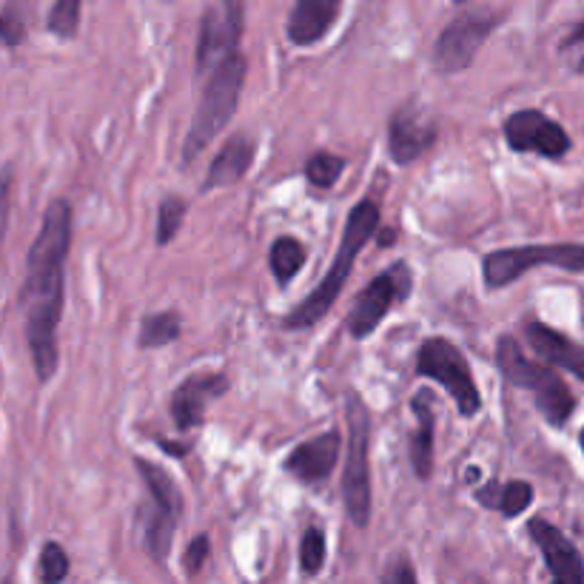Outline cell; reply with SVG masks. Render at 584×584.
<instances>
[{"instance_id":"obj_1","label":"cell","mask_w":584,"mask_h":584,"mask_svg":"<svg viewBox=\"0 0 584 584\" xmlns=\"http://www.w3.org/2000/svg\"><path fill=\"white\" fill-rule=\"evenodd\" d=\"M72 248V206L52 199L43 214L41 231L29 248L26 282L21 289V309L26 316V339L41 382L57 371V325L63 311V269Z\"/></svg>"},{"instance_id":"obj_2","label":"cell","mask_w":584,"mask_h":584,"mask_svg":"<svg viewBox=\"0 0 584 584\" xmlns=\"http://www.w3.org/2000/svg\"><path fill=\"white\" fill-rule=\"evenodd\" d=\"M379 226V206L371 199H363L357 206L350 208L348 220H345L343 242L337 248V257L331 262V271L325 274V280L305 296L303 303L294 305V309L285 314L282 325L289 331H303L316 325L331 311V305L337 303L339 291L345 289L350 271H354V262H357L359 251L365 248V242L371 240L374 231Z\"/></svg>"},{"instance_id":"obj_3","label":"cell","mask_w":584,"mask_h":584,"mask_svg":"<svg viewBox=\"0 0 584 584\" xmlns=\"http://www.w3.org/2000/svg\"><path fill=\"white\" fill-rule=\"evenodd\" d=\"M248 63L240 52H234L231 57L217 66L212 72L206 83V91H203V100H199V109L192 120V129H188L186 145H183V163H192L208 143H212L226 123L237 111V100H240L242 83H246Z\"/></svg>"},{"instance_id":"obj_4","label":"cell","mask_w":584,"mask_h":584,"mask_svg":"<svg viewBox=\"0 0 584 584\" xmlns=\"http://www.w3.org/2000/svg\"><path fill=\"white\" fill-rule=\"evenodd\" d=\"M496 363H499V371L505 374L510 386L524 388V391L533 393L537 408L542 411V417L550 425H564V422L571 420L573 408H576L571 388L564 386L562 377L556 371H550L548 365H539L524 357L513 337L499 339V345H496Z\"/></svg>"},{"instance_id":"obj_5","label":"cell","mask_w":584,"mask_h":584,"mask_svg":"<svg viewBox=\"0 0 584 584\" xmlns=\"http://www.w3.org/2000/svg\"><path fill=\"white\" fill-rule=\"evenodd\" d=\"M345 420H348V456H345L343 474L345 510H348L350 522L357 528H368V522H371V467H368L371 411L357 393H348Z\"/></svg>"},{"instance_id":"obj_6","label":"cell","mask_w":584,"mask_h":584,"mask_svg":"<svg viewBox=\"0 0 584 584\" xmlns=\"http://www.w3.org/2000/svg\"><path fill=\"white\" fill-rule=\"evenodd\" d=\"M542 266L553 269L584 271V246L578 242H553V246H522V248H499L494 255L485 257V282L490 289H505L522 274Z\"/></svg>"},{"instance_id":"obj_7","label":"cell","mask_w":584,"mask_h":584,"mask_svg":"<svg viewBox=\"0 0 584 584\" xmlns=\"http://www.w3.org/2000/svg\"><path fill=\"white\" fill-rule=\"evenodd\" d=\"M417 371L422 377L433 379V382H440L454 397L462 417H474L482 408L479 388H476L474 377H471L467 359L462 357V350L454 343H447L442 337L425 339L420 348V357H417Z\"/></svg>"},{"instance_id":"obj_8","label":"cell","mask_w":584,"mask_h":584,"mask_svg":"<svg viewBox=\"0 0 584 584\" xmlns=\"http://www.w3.org/2000/svg\"><path fill=\"white\" fill-rule=\"evenodd\" d=\"M246 7L242 0H217L203 14L197 37V72H214L240 46Z\"/></svg>"},{"instance_id":"obj_9","label":"cell","mask_w":584,"mask_h":584,"mask_svg":"<svg viewBox=\"0 0 584 584\" xmlns=\"http://www.w3.org/2000/svg\"><path fill=\"white\" fill-rule=\"evenodd\" d=\"M499 23V14L490 12V9H482V12H465L459 14L454 23H447L445 32L436 41L433 48V61H436V69L440 72H462L474 63L476 52L485 46V41L490 37V32Z\"/></svg>"},{"instance_id":"obj_10","label":"cell","mask_w":584,"mask_h":584,"mask_svg":"<svg viewBox=\"0 0 584 584\" xmlns=\"http://www.w3.org/2000/svg\"><path fill=\"white\" fill-rule=\"evenodd\" d=\"M408 294H411V269H408V262H393V269L388 274H379L377 280H371V285L354 303V311L348 314L350 337H371L374 328L391 311V305L405 300Z\"/></svg>"},{"instance_id":"obj_11","label":"cell","mask_w":584,"mask_h":584,"mask_svg":"<svg viewBox=\"0 0 584 584\" xmlns=\"http://www.w3.org/2000/svg\"><path fill=\"white\" fill-rule=\"evenodd\" d=\"M505 140L519 154H542V158L556 160L571 152L567 131L537 109L510 115L505 123Z\"/></svg>"},{"instance_id":"obj_12","label":"cell","mask_w":584,"mask_h":584,"mask_svg":"<svg viewBox=\"0 0 584 584\" xmlns=\"http://www.w3.org/2000/svg\"><path fill=\"white\" fill-rule=\"evenodd\" d=\"M433 140H436V129L417 106L405 104L393 111L391 123H388V152L393 163L408 165L420 160L431 149Z\"/></svg>"},{"instance_id":"obj_13","label":"cell","mask_w":584,"mask_h":584,"mask_svg":"<svg viewBox=\"0 0 584 584\" xmlns=\"http://www.w3.org/2000/svg\"><path fill=\"white\" fill-rule=\"evenodd\" d=\"M530 537L542 550L544 564H548L550 576L559 584H582L584 582V562L578 556V550L573 548L571 539L564 537L556 524L544 522V519H530L528 524Z\"/></svg>"},{"instance_id":"obj_14","label":"cell","mask_w":584,"mask_h":584,"mask_svg":"<svg viewBox=\"0 0 584 584\" xmlns=\"http://www.w3.org/2000/svg\"><path fill=\"white\" fill-rule=\"evenodd\" d=\"M226 388L228 382L223 374H192L172 397L174 425L183 428V431L203 425L208 402L226 393Z\"/></svg>"},{"instance_id":"obj_15","label":"cell","mask_w":584,"mask_h":584,"mask_svg":"<svg viewBox=\"0 0 584 584\" xmlns=\"http://www.w3.org/2000/svg\"><path fill=\"white\" fill-rule=\"evenodd\" d=\"M339 447H343L339 431L320 433V436L296 447L294 454L285 459V471L300 482H309V485L311 482L328 479L334 474V467H337Z\"/></svg>"},{"instance_id":"obj_16","label":"cell","mask_w":584,"mask_h":584,"mask_svg":"<svg viewBox=\"0 0 584 584\" xmlns=\"http://www.w3.org/2000/svg\"><path fill=\"white\" fill-rule=\"evenodd\" d=\"M343 0H296L289 14V41L294 46H314L328 35V29L339 18Z\"/></svg>"},{"instance_id":"obj_17","label":"cell","mask_w":584,"mask_h":584,"mask_svg":"<svg viewBox=\"0 0 584 584\" xmlns=\"http://www.w3.org/2000/svg\"><path fill=\"white\" fill-rule=\"evenodd\" d=\"M524 337H528V343L533 345V350H537L544 363L559 365V368H564V371L576 374V377L584 382V348L582 345L573 343V339H567L564 334H559V331H553L550 325H542V323L524 325Z\"/></svg>"},{"instance_id":"obj_18","label":"cell","mask_w":584,"mask_h":584,"mask_svg":"<svg viewBox=\"0 0 584 584\" xmlns=\"http://www.w3.org/2000/svg\"><path fill=\"white\" fill-rule=\"evenodd\" d=\"M255 160V143L242 134H234L231 140H226V145L220 149V154L214 158L212 169H208V177L203 183L206 192L223 186H234L242 174L248 172V165Z\"/></svg>"},{"instance_id":"obj_19","label":"cell","mask_w":584,"mask_h":584,"mask_svg":"<svg viewBox=\"0 0 584 584\" xmlns=\"http://www.w3.org/2000/svg\"><path fill=\"white\" fill-rule=\"evenodd\" d=\"M411 411L417 417V431L411 433V465L420 479L433 474V397L431 391H417L411 402Z\"/></svg>"},{"instance_id":"obj_20","label":"cell","mask_w":584,"mask_h":584,"mask_svg":"<svg viewBox=\"0 0 584 584\" xmlns=\"http://www.w3.org/2000/svg\"><path fill=\"white\" fill-rule=\"evenodd\" d=\"M476 499H479L485 508L499 510L505 519H513V516L524 513L533 502V488H530L528 482H508V485H499V482H488L485 488L476 490Z\"/></svg>"},{"instance_id":"obj_21","label":"cell","mask_w":584,"mask_h":584,"mask_svg":"<svg viewBox=\"0 0 584 584\" xmlns=\"http://www.w3.org/2000/svg\"><path fill=\"white\" fill-rule=\"evenodd\" d=\"M143 516V544L145 553L152 556V562H165L169 550H172L174 528H177V516L172 510L160 508V505H149V508H140Z\"/></svg>"},{"instance_id":"obj_22","label":"cell","mask_w":584,"mask_h":584,"mask_svg":"<svg viewBox=\"0 0 584 584\" xmlns=\"http://www.w3.org/2000/svg\"><path fill=\"white\" fill-rule=\"evenodd\" d=\"M134 465H138L140 476H143V482H145V488H149V494H152V502L165 510H172L174 516H180V510H183V496H180V490H177V485H174L172 476L165 474L160 465H154V462L134 459Z\"/></svg>"},{"instance_id":"obj_23","label":"cell","mask_w":584,"mask_h":584,"mask_svg":"<svg viewBox=\"0 0 584 584\" xmlns=\"http://www.w3.org/2000/svg\"><path fill=\"white\" fill-rule=\"evenodd\" d=\"M32 21V3L29 0H7L0 7V43L7 48H18L29 37Z\"/></svg>"},{"instance_id":"obj_24","label":"cell","mask_w":584,"mask_h":584,"mask_svg":"<svg viewBox=\"0 0 584 584\" xmlns=\"http://www.w3.org/2000/svg\"><path fill=\"white\" fill-rule=\"evenodd\" d=\"M271 271H274L277 282L285 285V282L294 280V274L305 266V248L303 242L294 240V237H280V240L271 246L269 251Z\"/></svg>"},{"instance_id":"obj_25","label":"cell","mask_w":584,"mask_h":584,"mask_svg":"<svg viewBox=\"0 0 584 584\" xmlns=\"http://www.w3.org/2000/svg\"><path fill=\"white\" fill-rule=\"evenodd\" d=\"M180 316L174 311H163V314H152L143 320V328H140V348H163V345H172L180 337Z\"/></svg>"},{"instance_id":"obj_26","label":"cell","mask_w":584,"mask_h":584,"mask_svg":"<svg viewBox=\"0 0 584 584\" xmlns=\"http://www.w3.org/2000/svg\"><path fill=\"white\" fill-rule=\"evenodd\" d=\"M80 7L83 0H55V7L48 9V32L63 41H72L80 29Z\"/></svg>"},{"instance_id":"obj_27","label":"cell","mask_w":584,"mask_h":584,"mask_svg":"<svg viewBox=\"0 0 584 584\" xmlns=\"http://www.w3.org/2000/svg\"><path fill=\"white\" fill-rule=\"evenodd\" d=\"M345 169V160L337 158V154L320 152L305 163V177H309L311 186L316 188H331L339 180Z\"/></svg>"},{"instance_id":"obj_28","label":"cell","mask_w":584,"mask_h":584,"mask_svg":"<svg viewBox=\"0 0 584 584\" xmlns=\"http://www.w3.org/2000/svg\"><path fill=\"white\" fill-rule=\"evenodd\" d=\"M188 206L186 199L180 197H165L160 203L158 212V246H169L174 240V234L183 226V217H186Z\"/></svg>"},{"instance_id":"obj_29","label":"cell","mask_w":584,"mask_h":584,"mask_svg":"<svg viewBox=\"0 0 584 584\" xmlns=\"http://www.w3.org/2000/svg\"><path fill=\"white\" fill-rule=\"evenodd\" d=\"M37 576L46 584H57L69 576V556L57 542H46L41 550V564H37Z\"/></svg>"},{"instance_id":"obj_30","label":"cell","mask_w":584,"mask_h":584,"mask_svg":"<svg viewBox=\"0 0 584 584\" xmlns=\"http://www.w3.org/2000/svg\"><path fill=\"white\" fill-rule=\"evenodd\" d=\"M323 562H325V537L323 530H305L303 542H300V567H303V573H309V576H314V573L323 571Z\"/></svg>"},{"instance_id":"obj_31","label":"cell","mask_w":584,"mask_h":584,"mask_svg":"<svg viewBox=\"0 0 584 584\" xmlns=\"http://www.w3.org/2000/svg\"><path fill=\"white\" fill-rule=\"evenodd\" d=\"M208 550H212L208 537L192 539V544H188L186 553H183V567H186L188 576H197V573L203 571V564H206V559H208Z\"/></svg>"},{"instance_id":"obj_32","label":"cell","mask_w":584,"mask_h":584,"mask_svg":"<svg viewBox=\"0 0 584 584\" xmlns=\"http://www.w3.org/2000/svg\"><path fill=\"white\" fill-rule=\"evenodd\" d=\"M382 582L388 584H413L417 582V573H413L411 562L408 559H397V562L388 567L386 573H382Z\"/></svg>"},{"instance_id":"obj_33","label":"cell","mask_w":584,"mask_h":584,"mask_svg":"<svg viewBox=\"0 0 584 584\" xmlns=\"http://www.w3.org/2000/svg\"><path fill=\"white\" fill-rule=\"evenodd\" d=\"M9 186H12V180H9V174H3L0 177V246H3L9 228Z\"/></svg>"},{"instance_id":"obj_34","label":"cell","mask_w":584,"mask_h":584,"mask_svg":"<svg viewBox=\"0 0 584 584\" xmlns=\"http://www.w3.org/2000/svg\"><path fill=\"white\" fill-rule=\"evenodd\" d=\"M582 41H584V23H578V26L571 32V37L564 41V46H576V43H582Z\"/></svg>"},{"instance_id":"obj_35","label":"cell","mask_w":584,"mask_h":584,"mask_svg":"<svg viewBox=\"0 0 584 584\" xmlns=\"http://www.w3.org/2000/svg\"><path fill=\"white\" fill-rule=\"evenodd\" d=\"M393 231H382L379 234V246H393Z\"/></svg>"},{"instance_id":"obj_36","label":"cell","mask_w":584,"mask_h":584,"mask_svg":"<svg viewBox=\"0 0 584 584\" xmlns=\"http://www.w3.org/2000/svg\"><path fill=\"white\" fill-rule=\"evenodd\" d=\"M578 72H582V75H584V57H582V61H578Z\"/></svg>"},{"instance_id":"obj_37","label":"cell","mask_w":584,"mask_h":584,"mask_svg":"<svg viewBox=\"0 0 584 584\" xmlns=\"http://www.w3.org/2000/svg\"><path fill=\"white\" fill-rule=\"evenodd\" d=\"M578 442H582V451H584V431H582V436H578Z\"/></svg>"},{"instance_id":"obj_38","label":"cell","mask_w":584,"mask_h":584,"mask_svg":"<svg viewBox=\"0 0 584 584\" xmlns=\"http://www.w3.org/2000/svg\"><path fill=\"white\" fill-rule=\"evenodd\" d=\"M454 3H467V0H454Z\"/></svg>"}]
</instances>
